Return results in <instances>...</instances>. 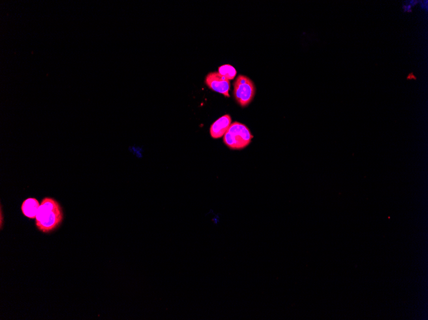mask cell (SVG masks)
<instances>
[{"label":"cell","mask_w":428,"mask_h":320,"mask_svg":"<svg viewBox=\"0 0 428 320\" xmlns=\"http://www.w3.org/2000/svg\"><path fill=\"white\" fill-rule=\"evenodd\" d=\"M64 211L61 204L51 197H45L40 202L36 218V225L43 233H50L62 224Z\"/></svg>","instance_id":"cell-1"},{"label":"cell","mask_w":428,"mask_h":320,"mask_svg":"<svg viewBox=\"0 0 428 320\" xmlns=\"http://www.w3.org/2000/svg\"><path fill=\"white\" fill-rule=\"evenodd\" d=\"M253 135L244 124L234 122L224 135V143L232 150H242L251 142Z\"/></svg>","instance_id":"cell-2"},{"label":"cell","mask_w":428,"mask_h":320,"mask_svg":"<svg viewBox=\"0 0 428 320\" xmlns=\"http://www.w3.org/2000/svg\"><path fill=\"white\" fill-rule=\"evenodd\" d=\"M233 96L236 102L242 107L248 106L255 96V85L249 77L239 75L233 84Z\"/></svg>","instance_id":"cell-3"},{"label":"cell","mask_w":428,"mask_h":320,"mask_svg":"<svg viewBox=\"0 0 428 320\" xmlns=\"http://www.w3.org/2000/svg\"><path fill=\"white\" fill-rule=\"evenodd\" d=\"M205 83L213 91L229 97L230 81L219 74L218 72L208 73L205 78Z\"/></svg>","instance_id":"cell-4"},{"label":"cell","mask_w":428,"mask_h":320,"mask_svg":"<svg viewBox=\"0 0 428 320\" xmlns=\"http://www.w3.org/2000/svg\"><path fill=\"white\" fill-rule=\"evenodd\" d=\"M232 124V118L229 115H225L219 118L210 128V135L214 139L220 138L225 135Z\"/></svg>","instance_id":"cell-5"},{"label":"cell","mask_w":428,"mask_h":320,"mask_svg":"<svg viewBox=\"0 0 428 320\" xmlns=\"http://www.w3.org/2000/svg\"><path fill=\"white\" fill-rule=\"evenodd\" d=\"M40 204L39 201L36 198L29 197L23 202L21 205V211L25 217L34 220L36 218Z\"/></svg>","instance_id":"cell-6"},{"label":"cell","mask_w":428,"mask_h":320,"mask_svg":"<svg viewBox=\"0 0 428 320\" xmlns=\"http://www.w3.org/2000/svg\"><path fill=\"white\" fill-rule=\"evenodd\" d=\"M218 72L221 76L225 77L228 80H232L235 78L236 75V70L233 66L231 65H224L219 66L218 68Z\"/></svg>","instance_id":"cell-7"},{"label":"cell","mask_w":428,"mask_h":320,"mask_svg":"<svg viewBox=\"0 0 428 320\" xmlns=\"http://www.w3.org/2000/svg\"><path fill=\"white\" fill-rule=\"evenodd\" d=\"M412 6H411L409 3H408V1H406V3H403V9L404 12H412Z\"/></svg>","instance_id":"cell-8"},{"label":"cell","mask_w":428,"mask_h":320,"mask_svg":"<svg viewBox=\"0 0 428 320\" xmlns=\"http://www.w3.org/2000/svg\"><path fill=\"white\" fill-rule=\"evenodd\" d=\"M419 3H420V6L421 9L423 10H426V11L428 12V1L426 0V1H419Z\"/></svg>","instance_id":"cell-9"},{"label":"cell","mask_w":428,"mask_h":320,"mask_svg":"<svg viewBox=\"0 0 428 320\" xmlns=\"http://www.w3.org/2000/svg\"><path fill=\"white\" fill-rule=\"evenodd\" d=\"M406 79H407L408 80H410V79H414V80H417V77L416 76H415L414 73H410V74H408L407 78Z\"/></svg>","instance_id":"cell-10"},{"label":"cell","mask_w":428,"mask_h":320,"mask_svg":"<svg viewBox=\"0 0 428 320\" xmlns=\"http://www.w3.org/2000/svg\"><path fill=\"white\" fill-rule=\"evenodd\" d=\"M408 3L412 6H414L417 5L419 3V1H416V0H411V1H408Z\"/></svg>","instance_id":"cell-11"}]
</instances>
